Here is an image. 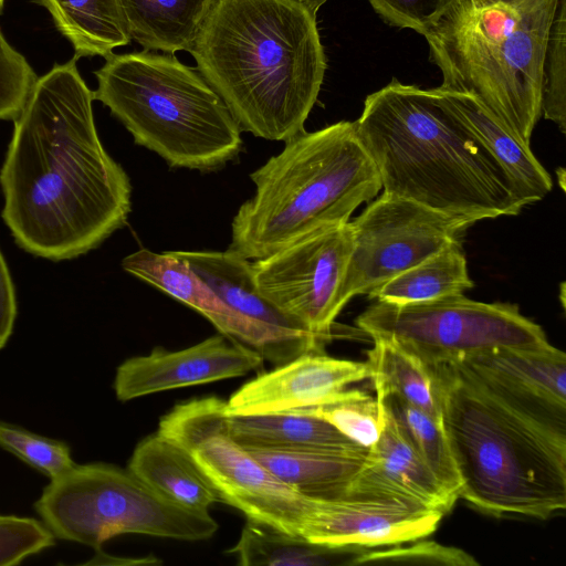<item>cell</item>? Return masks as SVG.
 I'll return each mask as SVG.
<instances>
[{"instance_id": "9c48e42d", "label": "cell", "mask_w": 566, "mask_h": 566, "mask_svg": "<svg viewBox=\"0 0 566 566\" xmlns=\"http://www.w3.org/2000/svg\"><path fill=\"white\" fill-rule=\"evenodd\" d=\"M356 325L373 339L390 340L433 366L461 361L499 348L552 345L541 325L512 303H484L463 294L409 304L376 301Z\"/></svg>"}, {"instance_id": "ffe728a7", "label": "cell", "mask_w": 566, "mask_h": 566, "mask_svg": "<svg viewBox=\"0 0 566 566\" xmlns=\"http://www.w3.org/2000/svg\"><path fill=\"white\" fill-rule=\"evenodd\" d=\"M127 469L167 501L195 512H209L221 499L190 453L156 432L135 448Z\"/></svg>"}, {"instance_id": "ac0fdd59", "label": "cell", "mask_w": 566, "mask_h": 566, "mask_svg": "<svg viewBox=\"0 0 566 566\" xmlns=\"http://www.w3.org/2000/svg\"><path fill=\"white\" fill-rule=\"evenodd\" d=\"M443 104L465 125L510 178L515 192L527 206L542 200L553 187L547 170L524 144L474 96L436 87Z\"/></svg>"}, {"instance_id": "e0dca14e", "label": "cell", "mask_w": 566, "mask_h": 566, "mask_svg": "<svg viewBox=\"0 0 566 566\" xmlns=\"http://www.w3.org/2000/svg\"><path fill=\"white\" fill-rule=\"evenodd\" d=\"M377 400L382 413L380 437L368 449L342 497L392 500L448 513L458 497L439 482L416 454L389 411Z\"/></svg>"}, {"instance_id": "8992f818", "label": "cell", "mask_w": 566, "mask_h": 566, "mask_svg": "<svg viewBox=\"0 0 566 566\" xmlns=\"http://www.w3.org/2000/svg\"><path fill=\"white\" fill-rule=\"evenodd\" d=\"M558 0H450L423 35L441 90L474 96L524 144L542 116L543 66Z\"/></svg>"}, {"instance_id": "d4e9b609", "label": "cell", "mask_w": 566, "mask_h": 566, "mask_svg": "<svg viewBox=\"0 0 566 566\" xmlns=\"http://www.w3.org/2000/svg\"><path fill=\"white\" fill-rule=\"evenodd\" d=\"M212 0H119L132 40L146 51L189 52Z\"/></svg>"}, {"instance_id": "836d02e7", "label": "cell", "mask_w": 566, "mask_h": 566, "mask_svg": "<svg viewBox=\"0 0 566 566\" xmlns=\"http://www.w3.org/2000/svg\"><path fill=\"white\" fill-rule=\"evenodd\" d=\"M42 521L0 514V566H12L55 545Z\"/></svg>"}, {"instance_id": "7c38bea8", "label": "cell", "mask_w": 566, "mask_h": 566, "mask_svg": "<svg viewBox=\"0 0 566 566\" xmlns=\"http://www.w3.org/2000/svg\"><path fill=\"white\" fill-rule=\"evenodd\" d=\"M353 248L349 221L316 230L251 261L259 293L324 343L343 310L340 290Z\"/></svg>"}, {"instance_id": "2e32d148", "label": "cell", "mask_w": 566, "mask_h": 566, "mask_svg": "<svg viewBox=\"0 0 566 566\" xmlns=\"http://www.w3.org/2000/svg\"><path fill=\"white\" fill-rule=\"evenodd\" d=\"M370 377L367 361L307 353L245 382L227 401L228 412L256 415L307 408Z\"/></svg>"}, {"instance_id": "60d3db41", "label": "cell", "mask_w": 566, "mask_h": 566, "mask_svg": "<svg viewBox=\"0 0 566 566\" xmlns=\"http://www.w3.org/2000/svg\"><path fill=\"white\" fill-rule=\"evenodd\" d=\"M3 3H4V0H0V11H1L2 7H3Z\"/></svg>"}, {"instance_id": "52a82bcc", "label": "cell", "mask_w": 566, "mask_h": 566, "mask_svg": "<svg viewBox=\"0 0 566 566\" xmlns=\"http://www.w3.org/2000/svg\"><path fill=\"white\" fill-rule=\"evenodd\" d=\"M94 74V99L170 167L217 170L241 151V128L221 97L175 54L112 53Z\"/></svg>"}, {"instance_id": "4dcf8cb0", "label": "cell", "mask_w": 566, "mask_h": 566, "mask_svg": "<svg viewBox=\"0 0 566 566\" xmlns=\"http://www.w3.org/2000/svg\"><path fill=\"white\" fill-rule=\"evenodd\" d=\"M542 114L566 128V0H558L543 66Z\"/></svg>"}, {"instance_id": "ba28073f", "label": "cell", "mask_w": 566, "mask_h": 566, "mask_svg": "<svg viewBox=\"0 0 566 566\" xmlns=\"http://www.w3.org/2000/svg\"><path fill=\"white\" fill-rule=\"evenodd\" d=\"M34 509L55 538L95 551L122 534L195 542L218 530L209 512L178 506L128 469L104 462L75 463L50 480Z\"/></svg>"}, {"instance_id": "8d00e7d4", "label": "cell", "mask_w": 566, "mask_h": 566, "mask_svg": "<svg viewBox=\"0 0 566 566\" xmlns=\"http://www.w3.org/2000/svg\"><path fill=\"white\" fill-rule=\"evenodd\" d=\"M18 314L14 284L0 250V350L10 339Z\"/></svg>"}, {"instance_id": "1f68e13d", "label": "cell", "mask_w": 566, "mask_h": 566, "mask_svg": "<svg viewBox=\"0 0 566 566\" xmlns=\"http://www.w3.org/2000/svg\"><path fill=\"white\" fill-rule=\"evenodd\" d=\"M0 447L46 475L50 480L70 470L75 462L71 448L19 426L0 421Z\"/></svg>"}, {"instance_id": "ab89813d", "label": "cell", "mask_w": 566, "mask_h": 566, "mask_svg": "<svg viewBox=\"0 0 566 566\" xmlns=\"http://www.w3.org/2000/svg\"><path fill=\"white\" fill-rule=\"evenodd\" d=\"M491 1L512 2V1H514V0H491Z\"/></svg>"}, {"instance_id": "7a4b0ae2", "label": "cell", "mask_w": 566, "mask_h": 566, "mask_svg": "<svg viewBox=\"0 0 566 566\" xmlns=\"http://www.w3.org/2000/svg\"><path fill=\"white\" fill-rule=\"evenodd\" d=\"M460 479L493 516L546 520L566 507V407L511 389L464 361L428 366Z\"/></svg>"}, {"instance_id": "f35d334b", "label": "cell", "mask_w": 566, "mask_h": 566, "mask_svg": "<svg viewBox=\"0 0 566 566\" xmlns=\"http://www.w3.org/2000/svg\"><path fill=\"white\" fill-rule=\"evenodd\" d=\"M310 8L317 12V10L327 1V0H302Z\"/></svg>"}, {"instance_id": "30bf717a", "label": "cell", "mask_w": 566, "mask_h": 566, "mask_svg": "<svg viewBox=\"0 0 566 566\" xmlns=\"http://www.w3.org/2000/svg\"><path fill=\"white\" fill-rule=\"evenodd\" d=\"M228 416L227 401L220 398L192 399L166 413L157 432L190 453L221 502L238 509L248 520L298 535L307 497L231 438Z\"/></svg>"}, {"instance_id": "603a6c76", "label": "cell", "mask_w": 566, "mask_h": 566, "mask_svg": "<svg viewBox=\"0 0 566 566\" xmlns=\"http://www.w3.org/2000/svg\"><path fill=\"white\" fill-rule=\"evenodd\" d=\"M461 361L511 389L566 407V355L553 345L499 348Z\"/></svg>"}, {"instance_id": "f546056e", "label": "cell", "mask_w": 566, "mask_h": 566, "mask_svg": "<svg viewBox=\"0 0 566 566\" xmlns=\"http://www.w3.org/2000/svg\"><path fill=\"white\" fill-rule=\"evenodd\" d=\"M295 410L326 420L366 449L376 443L382 429V413L377 398L358 389H345L326 402Z\"/></svg>"}, {"instance_id": "484cf974", "label": "cell", "mask_w": 566, "mask_h": 566, "mask_svg": "<svg viewBox=\"0 0 566 566\" xmlns=\"http://www.w3.org/2000/svg\"><path fill=\"white\" fill-rule=\"evenodd\" d=\"M74 48L75 57H107L130 43L119 0H34Z\"/></svg>"}, {"instance_id": "3957f363", "label": "cell", "mask_w": 566, "mask_h": 566, "mask_svg": "<svg viewBox=\"0 0 566 566\" xmlns=\"http://www.w3.org/2000/svg\"><path fill=\"white\" fill-rule=\"evenodd\" d=\"M189 53L241 130L305 132L327 69L316 11L302 0H212Z\"/></svg>"}, {"instance_id": "9a60e30c", "label": "cell", "mask_w": 566, "mask_h": 566, "mask_svg": "<svg viewBox=\"0 0 566 566\" xmlns=\"http://www.w3.org/2000/svg\"><path fill=\"white\" fill-rule=\"evenodd\" d=\"M262 356L242 343L213 335L185 349L156 348L123 361L114 390L119 401L195 385L240 377L260 368Z\"/></svg>"}, {"instance_id": "44dd1931", "label": "cell", "mask_w": 566, "mask_h": 566, "mask_svg": "<svg viewBox=\"0 0 566 566\" xmlns=\"http://www.w3.org/2000/svg\"><path fill=\"white\" fill-rule=\"evenodd\" d=\"M231 438L245 449L363 452L326 420L296 410L228 416Z\"/></svg>"}, {"instance_id": "5bb4252c", "label": "cell", "mask_w": 566, "mask_h": 566, "mask_svg": "<svg viewBox=\"0 0 566 566\" xmlns=\"http://www.w3.org/2000/svg\"><path fill=\"white\" fill-rule=\"evenodd\" d=\"M443 515L392 500L307 497L298 535L324 545L375 548L424 538Z\"/></svg>"}, {"instance_id": "7402d4cb", "label": "cell", "mask_w": 566, "mask_h": 566, "mask_svg": "<svg viewBox=\"0 0 566 566\" xmlns=\"http://www.w3.org/2000/svg\"><path fill=\"white\" fill-rule=\"evenodd\" d=\"M247 450L273 474L311 499L342 497L368 451Z\"/></svg>"}, {"instance_id": "e575fe53", "label": "cell", "mask_w": 566, "mask_h": 566, "mask_svg": "<svg viewBox=\"0 0 566 566\" xmlns=\"http://www.w3.org/2000/svg\"><path fill=\"white\" fill-rule=\"evenodd\" d=\"M38 76L27 59L0 30V120H14L23 109Z\"/></svg>"}, {"instance_id": "8fae6325", "label": "cell", "mask_w": 566, "mask_h": 566, "mask_svg": "<svg viewBox=\"0 0 566 566\" xmlns=\"http://www.w3.org/2000/svg\"><path fill=\"white\" fill-rule=\"evenodd\" d=\"M473 223L382 192L352 222L353 248L340 290L345 306L461 241Z\"/></svg>"}, {"instance_id": "d6a6232c", "label": "cell", "mask_w": 566, "mask_h": 566, "mask_svg": "<svg viewBox=\"0 0 566 566\" xmlns=\"http://www.w3.org/2000/svg\"><path fill=\"white\" fill-rule=\"evenodd\" d=\"M381 564H421L447 566H476V562L467 552L444 546L434 541L422 538L407 542V545L395 544L382 547L367 548L357 557L355 565Z\"/></svg>"}, {"instance_id": "5b68a950", "label": "cell", "mask_w": 566, "mask_h": 566, "mask_svg": "<svg viewBox=\"0 0 566 566\" xmlns=\"http://www.w3.org/2000/svg\"><path fill=\"white\" fill-rule=\"evenodd\" d=\"M251 179L255 193L233 217L229 247L250 261L348 222L381 189L377 168L349 120L286 140Z\"/></svg>"}, {"instance_id": "d590c367", "label": "cell", "mask_w": 566, "mask_h": 566, "mask_svg": "<svg viewBox=\"0 0 566 566\" xmlns=\"http://www.w3.org/2000/svg\"><path fill=\"white\" fill-rule=\"evenodd\" d=\"M389 24L422 35L437 22L450 0H368Z\"/></svg>"}, {"instance_id": "4316f807", "label": "cell", "mask_w": 566, "mask_h": 566, "mask_svg": "<svg viewBox=\"0 0 566 566\" xmlns=\"http://www.w3.org/2000/svg\"><path fill=\"white\" fill-rule=\"evenodd\" d=\"M473 285L458 241L392 277L369 297L391 304L419 303L463 294Z\"/></svg>"}, {"instance_id": "74e56055", "label": "cell", "mask_w": 566, "mask_h": 566, "mask_svg": "<svg viewBox=\"0 0 566 566\" xmlns=\"http://www.w3.org/2000/svg\"><path fill=\"white\" fill-rule=\"evenodd\" d=\"M86 565H153V564H161L155 556L139 557V558H126V557H115L111 556L102 551V548L96 549L95 556L84 563Z\"/></svg>"}, {"instance_id": "4fadbf2b", "label": "cell", "mask_w": 566, "mask_h": 566, "mask_svg": "<svg viewBox=\"0 0 566 566\" xmlns=\"http://www.w3.org/2000/svg\"><path fill=\"white\" fill-rule=\"evenodd\" d=\"M184 260L248 326L252 349L282 365L303 354L324 353L325 343L255 287L251 261L235 251H170Z\"/></svg>"}, {"instance_id": "6da1fadb", "label": "cell", "mask_w": 566, "mask_h": 566, "mask_svg": "<svg viewBox=\"0 0 566 566\" xmlns=\"http://www.w3.org/2000/svg\"><path fill=\"white\" fill-rule=\"evenodd\" d=\"M76 60L38 77L0 169L1 216L15 243L55 262L96 249L130 212L129 178L98 137Z\"/></svg>"}, {"instance_id": "cb8c5ba5", "label": "cell", "mask_w": 566, "mask_h": 566, "mask_svg": "<svg viewBox=\"0 0 566 566\" xmlns=\"http://www.w3.org/2000/svg\"><path fill=\"white\" fill-rule=\"evenodd\" d=\"M367 548L313 543L247 518L239 541L228 553L234 554L242 566H324L355 565Z\"/></svg>"}, {"instance_id": "f1b7e54d", "label": "cell", "mask_w": 566, "mask_h": 566, "mask_svg": "<svg viewBox=\"0 0 566 566\" xmlns=\"http://www.w3.org/2000/svg\"><path fill=\"white\" fill-rule=\"evenodd\" d=\"M398 430L439 482L459 499L460 479L442 426L394 394L376 392Z\"/></svg>"}, {"instance_id": "d6986e66", "label": "cell", "mask_w": 566, "mask_h": 566, "mask_svg": "<svg viewBox=\"0 0 566 566\" xmlns=\"http://www.w3.org/2000/svg\"><path fill=\"white\" fill-rule=\"evenodd\" d=\"M122 266L135 277L200 313L220 334L252 348L251 333L245 323L184 260L170 251L156 253L139 249L124 258Z\"/></svg>"}, {"instance_id": "83f0119b", "label": "cell", "mask_w": 566, "mask_h": 566, "mask_svg": "<svg viewBox=\"0 0 566 566\" xmlns=\"http://www.w3.org/2000/svg\"><path fill=\"white\" fill-rule=\"evenodd\" d=\"M366 352L376 392L394 394L441 423L440 408L427 365L397 344L376 338Z\"/></svg>"}, {"instance_id": "277c9868", "label": "cell", "mask_w": 566, "mask_h": 566, "mask_svg": "<svg viewBox=\"0 0 566 566\" xmlns=\"http://www.w3.org/2000/svg\"><path fill=\"white\" fill-rule=\"evenodd\" d=\"M385 193L475 223L524 208L493 156L436 88L392 80L355 120Z\"/></svg>"}]
</instances>
